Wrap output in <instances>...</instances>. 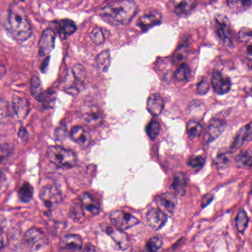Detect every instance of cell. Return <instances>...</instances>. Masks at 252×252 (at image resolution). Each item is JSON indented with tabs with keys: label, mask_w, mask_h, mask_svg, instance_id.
<instances>
[{
	"label": "cell",
	"mask_w": 252,
	"mask_h": 252,
	"mask_svg": "<svg viewBox=\"0 0 252 252\" xmlns=\"http://www.w3.org/2000/svg\"><path fill=\"white\" fill-rule=\"evenodd\" d=\"M101 228L103 231H105L108 236L111 237L119 249L126 250L128 249L130 244L129 238L124 231L118 229L114 226L108 225V224H103Z\"/></svg>",
	"instance_id": "obj_7"
},
{
	"label": "cell",
	"mask_w": 252,
	"mask_h": 252,
	"mask_svg": "<svg viewBox=\"0 0 252 252\" xmlns=\"http://www.w3.org/2000/svg\"><path fill=\"white\" fill-rule=\"evenodd\" d=\"M239 38L243 41H249L252 39V30L250 29L243 28L239 32Z\"/></svg>",
	"instance_id": "obj_45"
},
{
	"label": "cell",
	"mask_w": 252,
	"mask_h": 252,
	"mask_svg": "<svg viewBox=\"0 0 252 252\" xmlns=\"http://www.w3.org/2000/svg\"><path fill=\"white\" fill-rule=\"evenodd\" d=\"M188 47L186 45H182L178 47L177 50L173 53V62L176 65L184 62L188 57Z\"/></svg>",
	"instance_id": "obj_34"
},
{
	"label": "cell",
	"mask_w": 252,
	"mask_h": 252,
	"mask_svg": "<svg viewBox=\"0 0 252 252\" xmlns=\"http://www.w3.org/2000/svg\"><path fill=\"white\" fill-rule=\"evenodd\" d=\"M25 240L33 250L43 249L48 244V239L43 231L36 228L29 229L25 234Z\"/></svg>",
	"instance_id": "obj_8"
},
{
	"label": "cell",
	"mask_w": 252,
	"mask_h": 252,
	"mask_svg": "<svg viewBox=\"0 0 252 252\" xmlns=\"http://www.w3.org/2000/svg\"><path fill=\"white\" fill-rule=\"evenodd\" d=\"M81 203L84 208L93 215H97L101 211V207L96 200L88 192H84L81 198Z\"/></svg>",
	"instance_id": "obj_21"
},
{
	"label": "cell",
	"mask_w": 252,
	"mask_h": 252,
	"mask_svg": "<svg viewBox=\"0 0 252 252\" xmlns=\"http://www.w3.org/2000/svg\"><path fill=\"white\" fill-rule=\"evenodd\" d=\"M12 111L20 120L24 119L30 111V103L24 97L14 95L12 98Z\"/></svg>",
	"instance_id": "obj_15"
},
{
	"label": "cell",
	"mask_w": 252,
	"mask_h": 252,
	"mask_svg": "<svg viewBox=\"0 0 252 252\" xmlns=\"http://www.w3.org/2000/svg\"><path fill=\"white\" fill-rule=\"evenodd\" d=\"M195 6H196V2L195 1H183L175 5L173 11L178 15H183V14H189Z\"/></svg>",
	"instance_id": "obj_29"
},
{
	"label": "cell",
	"mask_w": 252,
	"mask_h": 252,
	"mask_svg": "<svg viewBox=\"0 0 252 252\" xmlns=\"http://www.w3.org/2000/svg\"><path fill=\"white\" fill-rule=\"evenodd\" d=\"M40 198L46 206L52 208L62 202V192L56 186H46L41 191Z\"/></svg>",
	"instance_id": "obj_9"
},
{
	"label": "cell",
	"mask_w": 252,
	"mask_h": 252,
	"mask_svg": "<svg viewBox=\"0 0 252 252\" xmlns=\"http://www.w3.org/2000/svg\"><path fill=\"white\" fill-rule=\"evenodd\" d=\"M12 153V147L9 144H0V163L6 160Z\"/></svg>",
	"instance_id": "obj_42"
},
{
	"label": "cell",
	"mask_w": 252,
	"mask_h": 252,
	"mask_svg": "<svg viewBox=\"0 0 252 252\" xmlns=\"http://www.w3.org/2000/svg\"><path fill=\"white\" fill-rule=\"evenodd\" d=\"M84 120L90 125L98 126L104 120L102 112L98 107H91L90 109L84 115Z\"/></svg>",
	"instance_id": "obj_22"
},
{
	"label": "cell",
	"mask_w": 252,
	"mask_h": 252,
	"mask_svg": "<svg viewBox=\"0 0 252 252\" xmlns=\"http://www.w3.org/2000/svg\"><path fill=\"white\" fill-rule=\"evenodd\" d=\"M86 72L81 65H76L72 70L68 71L63 90L70 95H77L84 87Z\"/></svg>",
	"instance_id": "obj_4"
},
{
	"label": "cell",
	"mask_w": 252,
	"mask_h": 252,
	"mask_svg": "<svg viewBox=\"0 0 252 252\" xmlns=\"http://www.w3.org/2000/svg\"><path fill=\"white\" fill-rule=\"evenodd\" d=\"M160 124L156 120H152L146 127V133L150 139L153 140L157 137L160 131Z\"/></svg>",
	"instance_id": "obj_38"
},
{
	"label": "cell",
	"mask_w": 252,
	"mask_h": 252,
	"mask_svg": "<svg viewBox=\"0 0 252 252\" xmlns=\"http://www.w3.org/2000/svg\"><path fill=\"white\" fill-rule=\"evenodd\" d=\"M165 107V101L159 94L150 95L147 98V110L153 116H158L162 114Z\"/></svg>",
	"instance_id": "obj_18"
},
{
	"label": "cell",
	"mask_w": 252,
	"mask_h": 252,
	"mask_svg": "<svg viewBox=\"0 0 252 252\" xmlns=\"http://www.w3.org/2000/svg\"><path fill=\"white\" fill-rule=\"evenodd\" d=\"M5 180H6L5 174L2 170H0V186L3 185V183L5 182Z\"/></svg>",
	"instance_id": "obj_50"
},
{
	"label": "cell",
	"mask_w": 252,
	"mask_h": 252,
	"mask_svg": "<svg viewBox=\"0 0 252 252\" xmlns=\"http://www.w3.org/2000/svg\"><path fill=\"white\" fill-rule=\"evenodd\" d=\"M245 61L248 68L252 71V44L249 45L245 53Z\"/></svg>",
	"instance_id": "obj_44"
},
{
	"label": "cell",
	"mask_w": 252,
	"mask_h": 252,
	"mask_svg": "<svg viewBox=\"0 0 252 252\" xmlns=\"http://www.w3.org/2000/svg\"><path fill=\"white\" fill-rule=\"evenodd\" d=\"M97 65L103 72H106L111 65V53L108 50L101 52L97 57Z\"/></svg>",
	"instance_id": "obj_27"
},
{
	"label": "cell",
	"mask_w": 252,
	"mask_h": 252,
	"mask_svg": "<svg viewBox=\"0 0 252 252\" xmlns=\"http://www.w3.org/2000/svg\"><path fill=\"white\" fill-rule=\"evenodd\" d=\"M147 225L153 230L161 229L168 221V215L159 208H152L146 214Z\"/></svg>",
	"instance_id": "obj_13"
},
{
	"label": "cell",
	"mask_w": 252,
	"mask_h": 252,
	"mask_svg": "<svg viewBox=\"0 0 252 252\" xmlns=\"http://www.w3.org/2000/svg\"><path fill=\"white\" fill-rule=\"evenodd\" d=\"M47 156L51 163L61 168L73 167L78 160L73 151L60 146H50L47 149Z\"/></svg>",
	"instance_id": "obj_3"
},
{
	"label": "cell",
	"mask_w": 252,
	"mask_h": 252,
	"mask_svg": "<svg viewBox=\"0 0 252 252\" xmlns=\"http://www.w3.org/2000/svg\"><path fill=\"white\" fill-rule=\"evenodd\" d=\"M33 189L28 183H24L19 190V197L23 202L27 203L33 198Z\"/></svg>",
	"instance_id": "obj_33"
},
{
	"label": "cell",
	"mask_w": 252,
	"mask_h": 252,
	"mask_svg": "<svg viewBox=\"0 0 252 252\" xmlns=\"http://www.w3.org/2000/svg\"><path fill=\"white\" fill-rule=\"evenodd\" d=\"M19 136L21 137V140H27L28 139V133L26 131L25 129L21 128L19 133Z\"/></svg>",
	"instance_id": "obj_47"
},
{
	"label": "cell",
	"mask_w": 252,
	"mask_h": 252,
	"mask_svg": "<svg viewBox=\"0 0 252 252\" xmlns=\"http://www.w3.org/2000/svg\"><path fill=\"white\" fill-rule=\"evenodd\" d=\"M61 246L68 250L80 251L83 247V240L78 234H69L62 238Z\"/></svg>",
	"instance_id": "obj_20"
},
{
	"label": "cell",
	"mask_w": 252,
	"mask_h": 252,
	"mask_svg": "<svg viewBox=\"0 0 252 252\" xmlns=\"http://www.w3.org/2000/svg\"><path fill=\"white\" fill-rule=\"evenodd\" d=\"M187 187L186 175L182 172L176 174L173 178V183L171 185V189L175 194L177 195H185Z\"/></svg>",
	"instance_id": "obj_23"
},
{
	"label": "cell",
	"mask_w": 252,
	"mask_h": 252,
	"mask_svg": "<svg viewBox=\"0 0 252 252\" xmlns=\"http://www.w3.org/2000/svg\"><path fill=\"white\" fill-rule=\"evenodd\" d=\"M11 108L8 103L5 100L0 98V123L1 124H7L9 122L11 118Z\"/></svg>",
	"instance_id": "obj_30"
},
{
	"label": "cell",
	"mask_w": 252,
	"mask_h": 252,
	"mask_svg": "<svg viewBox=\"0 0 252 252\" xmlns=\"http://www.w3.org/2000/svg\"><path fill=\"white\" fill-rule=\"evenodd\" d=\"M250 141H252V122L239 130L231 145V149L237 150L243 145L245 142Z\"/></svg>",
	"instance_id": "obj_16"
},
{
	"label": "cell",
	"mask_w": 252,
	"mask_h": 252,
	"mask_svg": "<svg viewBox=\"0 0 252 252\" xmlns=\"http://www.w3.org/2000/svg\"><path fill=\"white\" fill-rule=\"evenodd\" d=\"M76 30V24L72 20L65 19V20L59 21V32L60 33L61 37H64L65 38L67 35H71L75 33Z\"/></svg>",
	"instance_id": "obj_25"
},
{
	"label": "cell",
	"mask_w": 252,
	"mask_h": 252,
	"mask_svg": "<svg viewBox=\"0 0 252 252\" xmlns=\"http://www.w3.org/2000/svg\"><path fill=\"white\" fill-rule=\"evenodd\" d=\"M84 252H98L96 248L92 244H86L84 249Z\"/></svg>",
	"instance_id": "obj_48"
},
{
	"label": "cell",
	"mask_w": 252,
	"mask_h": 252,
	"mask_svg": "<svg viewBox=\"0 0 252 252\" xmlns=\"http://www.w3.org/2000/svg\"><path fill=\"white\" fill-rule=\"evenodd\" d=\"M84 208L81 199L74 201L69 210V217L71 219L75 221H81L84 216Z\"/></svg>",
	"instance_id": "obj_26"
},
{
	"label": "cell",
	"mask_w": 252,
	"mask_h": 252,
	"mask_svg": "<svg viewBox=\"0 0 252 252\" xmlns=\"http://www.w3.org/2000/svg\"><path fill=\"white\" fill-rule=\"evenodd\" d=\"M215 20L217 24V34L220 40L226 46H231L233 35L228 18L223 14H216Z\"/></svg>",
	"instance_id": "obj_6"
},
{
	"label": "cell",
	"mask_w": 252,
	"mask_h": 252,
	"mask_svg": "<svg viewBox=\"0 0 252 252\" xmlns=\"http://www.w3.org/2000/svg\"><path fill=\"white\" fill-rule=\"evenodd\" d=\"M229 7L231 8L232 11H242L247 9L252 5L251 1H237V2H227Z\"/></svg>",
	"instance_id": "obj_40"
},
{
	"label": "cell",
	"mask_w": 252,
	"mask_h": 252,
	"mask_svg": "<svg viewBox=\"0 0 252 252\" xmlns=\"http://www.w3.org/2000/svg\"><path fill=\"white\" fill-rule=\"evenodd\" d=\"M159 209L163 211L165 214L172 215L174 212L176 206V198L171 194L164 193L158 195L155 198Z\"/></svg>",
	"instance_id": "obj_14"
},
{
	"label": "cell",
	"mask_w": 252,
	"mask_h": 252,
	"mask_svg": "<svg viewBox=\"0 0 252 252\" xmlns=\"http://www.w3.org/2000/svg\"><path fill=\"white\" fill-rule=\"evenodd\" d=\"M56 93L51 90L44 91L39 98H37L39 102L42 103V105L45 107H53L56 102Z\"/></svg>",
	"instance_id": "obj_28"
},
{
	"label": "cell",
	"mask_w": 252,
	"mask_h": 252,
	"mask_svg": "<svg viewBox=\"0 0 252 252\" xmlns=\"http://www.w3.org/2000/svg\"><path fill=\"white\" fill-rule=\"evenodd\" d=\"M212 88L218 95L228 93L231 89V83L230 78L224 76L219 71H214L211 79Z\"/></svg>",
	"instance_id": "obj_12"
},
{
	"label": "cell",
	"mask_w": 252,
	"mask_h": 252,
	"mask_svg": "<svg viewBox=\"0 0 252 252\" xmlns=\"http://www.w3.org/2000/svg\"><path fill=\"white\" fill-rule=\"evenodd\" d=\"M212 200H213V195L212 194L208 193L204 195L203 197L202 200H201V206H202V208H204V207L209 205L210 203L212 202Z\"/></svg>",
	"instance_id": "obj_46"
},
{
	"label": "cell",
	"mask_w": 252,
	"mask_h": 252,
	"mask_svg": "<svg viewBox=\"0 0 252 252\" xmlns=\"http://www.w3.org/2000/svg\"><path fill=\"white\" fill-rule=\"evenodd\" d=\"M202 125L198 121L191 120L187 124V133L191 138H195L201 135Z\"/></svg>",
	"instance_id": "obj_32"
},
{
	"label": "cell",
	"mask_w": 252,
	"mask_h": 252,
	"mask_svg": "<svg viewBox=\"0 0 252 252\" xmlns=\"http://www.w3.org/2000/svg\"><path fill=\"white\" fill-rule=\"evenodd\" d=\"M30 92L32 95L35 98L37 99L39 95L44 92L43 88H42V82L40 79L37 76H33L31 79V84H30Z\"/></svg>",
	"instance_id": "obj_36"
},
{
	"label": "cell",
	"mask_w": 252,
	"mask_h": 252,
	"mask_svg": "<svg viewBox=\"0 0 252 252\" xmlns=\"http://www.w3.org/2000/svg\"><path fill=\"white\" fill-rule=\"evenodd\" d=\"M162 244L163 243H162V239L157 236H155V237L149 239L148 241L146 243L145 252H157L162 248Z\"/></svg>",
	"instance_id": "obj_35"
},
{
	"label": "cell",
	"mask_w": 252,
	"mask_h": 252,
	"mask_svg": "<svg viewBox=\"0 0 252 252\" xmlns=\"http://www.w3.org/2000/svg\"><path fill=\"white\" fill-rule=\"evenodd\" d=\"M191 76V71L189 66L186 64H182L175 73V78L179 81L189 80Z\"/></svg>",
	"instance_id": "obj_37"
},
{
	"label": "cell",
	"mask_w": 252,
	"mask_h": 252,
	"mask_svg": "<svg viewBox=\"0 0 252 252\" xmlns=\"http://www.w3.org/2000/svg\"><path fill=\"white\" fill-rule=\"evenodd\" d=\"M4 244H5V235L2 230L0 229V249L3 247Z\"/></svg>",
	"instance_id": "obj_49"
},
{
	"label": "cell",
	"mask_w": 252,
	"mask_h": 252,
	"mask_svg": "<svg viewBox=\"0 0 252 252\" xmlns=\"http://www.w3.org/2000/svg\"><path fill=\"white\" fill-rule=\"evenodd\" d=\"M237 167L249 169L252 166V153L250 150H244L239 153L234 159Z\"/></svg>",
	"instance_id": "obj_24"
},
{
	"label": "cell",
	"mask_w": 252,
	"mask_h": 252,
	"mask_svg": "<svg viewBox=\"0 0 252 252\" xmlns=\"http://www.w3.org/2000/svg\"><path fill=\"white\" fill-rule=\"evenodd\" d=\"M131 252H142L140 249H133V251H131Z\"/></svg>",
	"instance_id": "obj_51"
},
{
	"label": "cell",
	"mask_w": 252,
	"mask_h": 252,
	"mask_svg": "<svg viewBox=\"0 0 252 252\" xmlns=\"http://www.w3.org/2000/svg\"><path fill=\"white\" fill-rule=\"evenodd\" d=\"M162 21V16L158 12H150L140 17L137 25L143 30H148L153 26L159 24Z\"/></svg>",
	"instance_id": "obj_19"
},
{
	"label": "cell",
	"mask_w": 252,
	"mask_h": 252,
	"mask_svg": "<svg viewBox=\"0 0 252 252\" xmlns=\"http://www.w3.org/2000/svg\"><path fill=\"white\" fill-rule=\"evenodd\" d=\"M90 39L92 43L95 45H102L105 40V35L104 34L103 30L100 27H95L90 33Z\"/></svg>",
	"instance_id": "obj_39"
},
{
	"label": "cell",
	"mask_w": 252,
	"mask_h": 252,
	"mask_svg": "<svg viewBox=\"0 0 252 252\" xmlns=\"http://www.w3.org/2000/svg\"><path fill=\"white\" fill-rule=\"evenodd\" d=\"M210 86L209 82L207 80H201L199 83L197 85V91L200 95H206L210 91Z\"/></svg>",
	"instance_id": "obj_43"
},
{
	"label": "cell",
	"mask_w": 252,
	"mask_h": 252,
	"mask_svg": "<svg viewBox=\"0 0 252 252\" xmlns=\"http://www.w3.org/2000/svg\"><path fill=\"white\" fill-rule=\"evenodd\" d=\"M137 13V4L132 1H118L111 2L101 9L103 17L117 24L131 23Z\"/></svg>",
	"instance_id": "obj_2"
},
{
	"label": "cell",
	"mask_w": 252,
	"mask_h": 252,
	"mask_svg": "<svg viewBox=\"0 0 252 252\" xmlns=\"http://www.w3.org/2000/svg\"><path fill=\"white\" fill-rule=\"evenodd\" d=\"M70 137L75 143L83 147H86L90 144L91 136L87 130L82 127H75L72 129Z\"/></svg>",
	"instance_id": "obj_17"
},
{
	"label": "cell",
	"mask_w": 252,
	"mask_h": 252,
	"mask_svg": "<svg viewBox=\"0 0 252 252\" xmlns=\"http://www.w3.org/2000/svg\"><path fill=\"white\" fill-rule=\"evenodd\" d=\"M109 218L112 226L123 231L140 224V221L134 215L122 210L112 211Z\"/></svg>",
	"instance_id": "obj_5"
},
{
	"label": "cell",
	"mask_w": 252,
	"mask_h": 252,
	"mask_svg": "<svg viewBox=\"0 0 252 252\" xmlns=\"http://www.w3.org/2000/svg\"><path fill=\"white\" fill-rule=\"evenodd\" d=\"M56 33L51 29H46L42 33L39 43V53L41 56L50 54L55 47Z\"/></svg>",
	"instance_id": "obj_10"
},
{
	"label": "cell",
	"mask_w": 252,
	"mask_h": 252,
	"mask_svg": "<svg viewBox=\"0 0 252 252\" xmlns=\"http://www.w3.org/2000/svg\"><path fill=\"white\" fill-rule=\"evenodd\" d=\"M236 227L240 232L243 233L246 231L249 224V218L246 211L240 208L235 218Z\"/></svg>",
	"instance_id": "obj_31"
},
{
	"label": "cell",
	"mask_w": 252,
	"mask_h": 252,
	"mask_svg": "<svg viewBox=\"0 0 252 252\" xmlns=\"http://www.w3.org/2000/svg\"><path fill=\"white\" fill-rule=\"evenodd\" d=\"M8 25L12 37L18 41H26L33 33L28 17L24 8L19 3H14L10 6Z\"/></svg>",
	"instance_id": "obj_1"
},
{
	"label": "cell",
	"mask_w": 252,
	"mask_h": 252,
	"mask_svg": "<svg viewBox=\"0 0 252 252\" xmlns=\"http://www.w3.org/2000/svg\"><path fill=\"white\" fill-rule=\"evenodd\" d=\"M227 123L219 118H213L209 123L208 127L204 134V140L210 143L218 138L225 130Z\"/></svg>",
	"instance_id": "obj_11"
},
{
	"label": "cell",
	"mask_w": 252,
	"mask_h": 252,
	"mask_svg": "<svg viewBox=\"0 0 252 252\" xmlns=\"http://www.w3.org/2000/svg\"><path fill=\"white\" fill-rule=\"evenodd\" d=\"M205 163V159L203 156H195V157L191 158L188 160V164L189 165L192 169H201Z\"/></svg>",
	"instance_id": "obj_41"
}]
</instances>
